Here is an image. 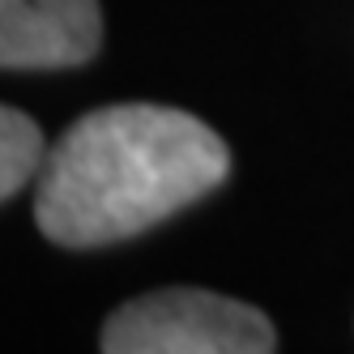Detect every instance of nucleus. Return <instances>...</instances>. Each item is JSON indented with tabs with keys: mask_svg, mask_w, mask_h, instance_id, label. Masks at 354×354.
<instances>
[{
	"mask_svg": "<svg viewBox=\"0 0 354 354\" xmlns=\"http://www.w3.org/2000/svg\"><path fill=\"white\" fill-rule=\"evenodd\" d=\"M103 354H273L265 312L214 290H158L107 320Z\"/></svg>",
	"mask_w": 354,
	"mask_h": 354,
	"instance_id": "obj_2",
	"label": "nucleus"
},
{
	"mask_svg": "<svg viewBox=\"0 0 354 354\" xmlns=\"http://www.w3.org/2000/svg\"><path fill=\"white\" fill-rule=\"evenodd\" d=\"M98 0H0V64L77 68L98 52Z\"/></svg>",
	"mask_w": 354,
	"mask_h": 354,
	"instance_id": "obj_3",
	"label": "nucleus"
},
{
	"mask_svg": "<svg viewBox=\"0 0 354 354\" xmlns=\"http://www.w3.org/2000/svg\"><path fill=\"white\" fill-rule=\"evenodd\" d=\"M47 141L39 133V124L17 111V107H5L0 111V196H17L35 175H43L47 167Z\"/></svg>",
	"mask_w": 354,
	"mask_h": 354,
	"instance_id": "obj_4",
	"label": "nucleus"
},
{
	"mask_svg": "<svg viewBox=\"0 0 354 354\" xmlns=\"http://www.w3.org/2000/svg\"><path fill=\"white\" fill-rule=\"evenodd\" d=\"M222 137L188 111L120 103L82 115L52 145L35 218L64 248L133 239L226 180Z\"/></svg>",
	"mask_w": 354,
	"mask_h": 354,
	"instance_id": "obj_1",
	"label": "nucleus"
}]
</instances>
